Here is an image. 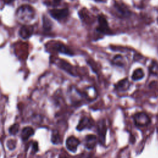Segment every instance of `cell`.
I'll list each match as a JSON object with an SVG mask.
<instances>
[{
	"instance_id": "1",
	"label": "cell",
	"mask_w": 158,
	"mask_h": 158,
	"mask_svg": "<svg viewBox=\"0 0 158 158\" xmlns=\"http://www.w3.org/2000/svg\"><path fill=\"white\" fill-rule=\"evenodd\" d=\"M15 16L19 22L25 25L35 20L36 12L35 9L28 4L20 6L15 13Z\"/></svg>"
},
{
	"instance_id": "2",
	"label": "cell",
	"mask_w": 158,
	"mask_h": 158,
	"mask_svg": "<svg viewBox=\"0 0 158 158\" xmlns=\"http://www.w3.org/2000/svg\"><path fill=\"white\" fill-rule=\"evenodd\" d=\"M98 25L96 28V30L104 35H110L112 33V31L109 28L108 22L102 15H99L98 17Z\"/></svg>"
},
{
	"instance_id": "3",
	"label": "cell",
	"mask_w": 158,
	"mask_h": 158,
	"mask_svg": "<svg viewBox=\"0 0 158 158\" xmlns=\"http://www.w3.org/2000/svg\"><path fill=\"white\" fill-rule=\"evenodd\" d=\"M50 15L57 20H62L66 18L69 14V11L67 8L64 9H53L49 11Z\"/></svg>"
},
{
	"instance_id": "4",
	"label": "cell",
	"mask_w": 158,
	"mask_h": 158,
	"mask_svg": "<svg viewBox=\"0 0 158 158\" xmlns=\"http://www.w3.org/2000/svg\"><path fill=\"white\" fill-rule=\"evenodd\" d=\"M134 120L135 124L138 126H144L150 121L148 115L143 112L137 113L135 114L134 116Z\"/></svg>"
},
{
	"instance_id": "5",
	"label": "cell",
	"mask_w": 158,
	"mask_h": 158,
	"mask_svg": "<svg viewBox=\"0 0 158 158\" xmlns=\"http://www.w3.org/2000/svg\"><path fill=\"white\" fill-rule=\"evenodd\" d=\"M52 46L54 50H56V51L60 53L67 54L69 56L73 55V53L72 52V51L67 46H66L65 44H64L62 43H60V42L55 43Z\"/></svg>"
},
{
	"instance_id": "6",
	"label": "cell",
	"mask_w": 158,
	"mask_h": 158,
	"mask_svg": "<svg viewBox=\"0 0 158 158\" xmlns=\"http://www.w3.org/2000/svg\"><path fill=\"white\" fill-rule=\"evenodd\" d=\"M33 26L30 25H24L21 27L19 31V35L22 38L27 39L33 35Z\"/></svg>"
},
{
	"instance_id": "7",
	"label": "cell",
	"mask_w": 158,
	"mask_h": 158,
	"mask_svg": "<svg viewBox=\"0 0 158 158\" xmlns=\"http://www.w3.org/2000/svg\"><path fill=\"white\" fill-rule=\"evenodd\" d=\"M80 144L79 140L76 138L74 136H70L68 138V139L66 141V146L67 148L72 151V152H75L78 146Z\"/></svg>"
},
{
	"instance_id": "8",
	"label": "cell",
	"mask_w": 158,
	"mask_h": 158,
	"mask_svg": "<svg viewBox=\"0 0 158 158\" xmlns=\"http://www.w3.org/2000/svg\"><path fill=\"white\" fill-rule=\"evenodd\" d=\"M114 10L117 16L121 17H125L130 15V12L127 8L122 7L121 4L118 3H115L114 6Z\"/></svg>"
},
{
	"instance_id": "9",
	"label": "cell",
	"mask_w": 158,
	"mask_h": 158,
	"mask_svg": "<svg viewBox=\"0 0 158 158\" xmlns=\"http://www.w3.org/2000/svg\"><path fill=\"white\" fill-rule=\"evenodd\" d=\"M106 130H107V128H106L105 123L104 122V120H102L99 123H98V135L99 136L100 141L102 142V143L105 141V135H106Z\"/></svg>"
},
{
	"instance_id": "10",
	"label": "cell",
	"mask_w": 158,
	"mask_h": 158,
	"mask_svg": "<svg viewBox=\"0 0 158 158\" xmlns=\"http://www.w3.org/2000/svg\"><path fill=\"white\" fill-rule=\"evenodd\" d=\"M129 86L130 82L127 78H125L119 81L115 85V89L119 91H125L129 88Z\"/></svg>"
},
{
	"instance_id": "11",
	"label": "cell",
	"mask_w": 158,
	"mask_h": 158,
	"mask_svg": "<svg viewBox=\"0 0 158 158\" xmlns=\"http://www.w3.org/2000/svg\"><path fill=\"white\" fill-rule=\"evenodd\" d=\"M91 121L86 117H84L82 118H81L77 129L78 130H82L86 128H90L91 126H92Z\"/></svg>"
},
{
	"instance_id": "12",
	"label": "cell",
	"mask_w": 158,
	"mask_h": 158,
	"mask_svg": "<svg viewBox=\"0 0 158 158\" xmlns=\"http://www.w3.org/2000/svg\"><path fill=\"white\" fill-rule=\"evenodd\" d=\"M96 144V138L94 135H88L85 138V146L88 149H93Z\"/></svg>"
},
{
	"instance_id": "13",
	"label": "cell",
	"mask_w": 158,
	"mask_h": 158,
	"mask_svg": "<svg viewBox=\"0 0 158 158\" xmlns=\"http://www.w3.org/2000/svg\"><path fill=\"white\" fill-rule=\"evenodd\" d=\"M144 73L143 69L138 68L133 72V73L131 75V78L133 80L137 81V80L142 79L144 77Z\"/></svg>"
},
{
	"instance_id": "14",
	"label": "cell",
	"mask_w": 158,
	"mask_h": 158,
	"mask_svg": "<svg viewBox=\"0 0 158 158\" xmlns=\"http://www.w3.org/2000/svg\"><path fill=\"white\" fill-rule=\"evenodd\" d=\"M34 131L31 127H25L23 129L22 131V138L23 140H26L30 136L33 135Z\"/></svg>"
},
{
	"instance_id": "15",
	"label": "cell",
	"mask_w": 158,
	"mask_h": 158,
	"mask_svg": "<svg viewBox=\"0 0 158 158\" xmlns=\"http://www.w3.org/2000/svg\"><path fill=\"white\" fill-rule=\"evenodd\" d=\"M112 63L116 65L123 66L125 65V60L122 56L117 55L114 57L112 60Z\"/></svg>"
},
{
	"instance_id": "16",
	"label": "cell",
	"mask_w": 158,
	"mask_h": 158,
	"mask_svg": "<svg viewBox=\"0 0 158 158\" xmlns=\"http://www.w3.org/2000/svg\"><path fill=\"white\" fill-rule=\"evenodd\" d=\"M43 28L45 30H49L51 28V22L49 19L47 18L46 16H43Z\"/></svg>"
},
{
	"instance_id": "17",
	"label": "cell",
	"mask_w": 158,
	"mask_h": 158,
	"mask_svg": "<svg viewBox=\"0 0 158 158\" xmlns=\"http://www.w3.org/2000/svg\"><path fill=\"white\" fill-rule=\"evenodd\" d=\"M150 72L155 75H158V64L156 62H153L149 67Z\"/></svg>"
},
{
	"instance_id": "18",
	"label": "cell",
	"mask_w": 158,
	"mask_h": 158,
	"mask_svg": "<svg viewBox=\"0 0 158 158\" xmlns=\"http://www.w3.org/2000/svg\"><path fill=\"white\" fill-rule=\"evenodd\" d=\"M18 128H19V125L17 124H15L10 128L9 132L11 134H16V133L18 131Z\"/></svg>"
},
{
	"instance_id": "19",
	"label": "cell",
	"mask_w": 158,
	"mask_h": 158,
	"mask_svg": "<svg viewBox=\"0 0 158 158\" xmlns=\"http://www.w3.org/2000/svg\"><path fill=\"white\" fill-rule=\"evenodd\" d=\"M52 141L53 143H56L59 141V136L57 133H52Z\"/></svg>"
},
{
	"instance_id": "20",
	"label": "cell",
	"mask_w": 158,
	"mask_h": 158,
	"mask_svg": "<svg viewBox=\"0 0 158 158\" xmlns=\"http://www.w3.org/2000/svg\"><path fill=\"white\" fill-rule=\"evenodd\" d=\"M52 2H53L54 4H58L61 1V0H52Z\"/></svg>"
},
{
	"instance_id": "21",
	"label": "cell",
	"mask_w": 158,
	"mask_h": 158,
	"mask_svg": "<svg viewBox=\"0 0 158 158\" xmlns=\"http://www.w3.org/2000/svg\"><path fill=\"white\" fill-rule=\"evenodd\" d=\"M96 1H98V2H105L106 0H95Z\"/></svg>"
},
{
	"instance_id": "22",
	"label": "cell",
	"mask_w": 158,
	"mask_h": 158,
	"mask_svg": "<svg viewBox=\"0 0 158 158\" xmlns=\"http://www.w3.org/2000/svg\"><path fill=\"white\" fill-rule=\"evenodd\" d=\"M157 22H158V19H157Z\"/></svg>"
},
{
	"instance_id": "23",
	"label": "cell",
	"mask_w": 158,
	"mask_h": 158,
	"mask_svg": "<svg viewBox=\"0 0 158 158\" xmlns=\"http://www.w3.org/2000/svg\"><path fill=\"white\" fill-rule=\"evenodd\" d=\"M157 131H158V130H157Z\"/></svg>"
}]
</instances>
